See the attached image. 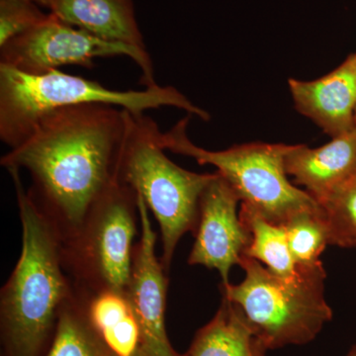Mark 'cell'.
<instances>
[{
  "instance_id": "cell-1",
  "label": "cell",
  "mask_w": 356,
  "mask_h": 356,
  "mask_svg": "<svg viewBox=\"0 0 356 356\" xmlns=\"http://www.w3.org/2000/svg\"><path fill=\"white\" fill-rule=\"evenodd\" d=\"M125 129V110L111 105L54 110L0 163L29 172L30 194L65 240L118 177Z\"/></svg>"
},
{
  "instance_id": "cell-2",
  "label": "cell",
  "mask_w": 356,
  "mask_h": 356,
  "mask_svg": "<svg viewBox=\"0 0 356 356\" xmlns=\"http://www.w3.org/2000/svg\"><path fill=\"white\" fill-rule=\"evenodd\" d=\"M15 187L22 250L0 293L2 336L8 356H40L58 315L76 290L64 264L62 236L21 181L9 170Z\"/></svg>"
},
{
  "instance_id": "cell-3",
  "label": "cell",
  "mask_w": 356,
  "mask_h": 356,
  "mask_svg": "<svg viewBox=\"0 0 356 356\" xmlns=\"http://www.w3.org/2000/svg\"><path fill=\"white\" fill-rule=\"evenodd\" d=\"M83 104L111 105L133 113L175 107L203 121L211 119L207 111L173 86L156 84L142 90H115L58 70L30 74L0 64V139L10 149L29 136L44 115Z\"/></svg>"
},
{
  "instance_id": "cell-4",
  "label": "cell",
  "mask_w": 356,
  "mask_h": 356,
  "mask_svg": "<svg viewBox=\"0 0 356 356\" xmlns=\"http://www.w3.org/2000/svg\"><path fill=\"white\" fill-rule=\"evenodd\" d=\"M126 129L118 178L146 203L159 222L166 273L182 236L197 227L200 201L214 173L189 172L173 163L161 144L158 124L146 113L125 110Z\"/></svg>"
},
{
  "instance_id": "cell-5",
  "label": "cell",
  "mask_w": 356,
  "mask_h": 356,
  "mask_svg": "<svg viewBox=\"0 0 356 356\" xmlns=\"http://www.w3.org/2000/svg\"><path fill=\"white\" fill-rule=\"evenodd\" d=\"M240 266L245 280L236 285L222 283V297L240 308L266 350L311 343L332 320L323 264L297 268L292 280L278 277L245 255Z\"/></svg>"
},
{
  "instance_id": "cell-6",
  "label": "cell",
  "mask_w": 356,
  "mask_h": 356,
  "mask_svg": "<svg viewBox=\"0 0 356 356\" xmlns=\"http://www.w3.org/2000/svg\"><path fill=\"white\" fill-rule=\"evenodd\" d=\"M189 116L161 132V144L165 151L189 156L201 165L215 166L241 202L274 224L284 225L297 213L320 206L288 179L285 156L291 145L250 143L224 151H208L189 139Z\"/></svg>"
},
{
  "instance_id": "cell-7",
  "label": "cell",
  "mask_w": 356,
  "mask_h": 356,
  "mask_svg": "<svg viewBox=\"0 0 356 356\" xmlns=\"http://www.w3.org/2000/svg\"><path fill=\"white\" fill-rule=\"evenodd\" d=\"M138 220L137 194L117 177L76 233L62 240L65 269L74 286L88 293L126 294Z\"/></svg>"
},
{
  "instance_id": "cell-8",
  "label": "cell",
  "mask_w": 356,
  "mask_h": 356,
  "mask_svg": "<svg viewBox=\"0 0 356 356\" xmlns=\"http://www.w3.org/2000/svg\"><path fill=\"white\" fill-rule=\"evenodd\" d=\"M128 57L142 72L145 88L156 86L154 67L146 49L106 41L67 24L55 14L0 47V64L30 74H43L65 65L92 69L97 58Z\"/></svg>"
},
{
  "instance_id": "cell-9",
  "label": "cell",
  "mask_w": 356,
  "mask_h": 356,
  "mask_svg": "<svg viewBox=\"0 0 356 356\" xmlns=\"http://www.w3.org/2000/svg\"><path fill=\"white\" fill-rule=\"evenodd\" d=\"M138 196V195H137ZM140 235L134 250L132 273L126 296L140 327V356H184L170 343L165 330L168 278L156 254V233L146 203L138 196Z\"/></svg>"
},
{
  "instance_id": "cell-10",
  "label": "cell",
  "mask_w": 356,
  "mask_h": 356,
  "mask_svg": "<svg viewBox=\"0 0 356 356\" xmlns=\"http://www.w3.org/2000/svg\"><path fill=\"white\" fill-rule=\"evenodd\" d=\"M240 202L233 187L216 172L201 197L198 224L193 233L195 242L188 264L215 269L222 284L229 283V271L234 266H240L252 238L238 211Z\"/></svg>"
},
{
  "instance_id": "cell-11",
  "label": "cell",
  "mask_w": 356,
  "mask_h": 356,
  "mask_svg": "<svg viewBox=\"0 0 356 356\" xmlns=\"http://www.w3.org/2000/svg\"><path fill=\"white\" fill-rule=\"evenodd\" d=\"M297 111L331 138L356 127V53L330 74L314 81H288Z\"/></svg>"
},
{
  "instance_id": "cell-12",
  "label": "cell",
  "mask_w": 356,
  "mask_h": 356,
  "mask_svg": "<svg viewBox=\"0 0 356 356\" xmlns=\"http://www.w3.org/2000/svg\"><path fill=\"white\" fill-rule=\"evenodd\" d=\"M356 170V127L325 146L311 149L291 145L285 156V170L296 184L322 204Z\"/></svg>"
},
{
  "instance_id": "cell-13",
  "label": "cell",
  "mask_w": 356,
  "mask_h": 356,
  "mask_svg": "<svg viewBox=\"0 0 356 356\" xmlns=\"http://www.w3.org/2000/svg\"><path fill=\"white\" fill-rule=\"evenodd\" d=\"M50 13L98 38L147 50L133 0H53Z\"/></svg>"
},
{
  "instance_id": "cell-14",
  "label": "cell",
  "mask_w": 356,
  "mask_h": 356,
  "mask_svg": "<svg viewBox=\"0 0 356 356\" xmlns=\"http://www.w3.org/2000/svg\"><path fill=\"white\" fill-rule=\"evenodd\" d=\"M83 292L89 322L108 350L115 356L137 355L140 327L126 294L112 290Z\"/></svg>"
},
{
  "instance_id": "cell-15",
  "label": "cell",
  "mask_w": 356,
  "mask_h": 356,
  "mask_svg": "<svg viewBox=\"0 0 356 356\" xmlns=\"http://www.w3.org/2000/svg\"><path fill=\"white\" fill-rule=\"evenodd\" d=\"M266 351L240 308L222 297L216 315L199 330L187 356H264Z\"/></svg>"
},
{
  "instance_id": "cell-16",
  "label": "cell",
  "mask_w": 356,
  "mask_h": 356,
  "mask_svg": "<svg viewBox=\"0 0 356 356\" xmlns=\"http://www.w3.org/2000/svg\"><path fill=\"white\" fill-rule=\"evenodd\" d=\"M46 356H115L89 322L86 295L79 288L62 307Z\"/></svg>"
},
{
  "instance_id": "cell-17",
  "label": "cell",
  "mask_w": 356,
  "mask_h": 356,
  "mask_svg": "<svg viewBox=\"0 0 356 356\" xmlns=\"http://www.w3.org/2000/svg\"><path fill=\"white\" fill-rule=\"evenodd\" d=\"M240 216L252 236L243 255L261 262L282 280L296 278L298 270L290 252L284 226L268 221L243 203L241 204Z\"/></svg>"
},
{
  "instance_id": "cell-18",
  "label": "cell",
  "mask_w": 356,
  "mask_h": 356,
  "mask_svg": "<svg viewBox=\"0 0 356 356\" xmlns=\"http://www.w3.org/2000/svg\"><path fill=\"white\" fill-rule=\"evenodd\" d=\"M288 245L297 268H309L323 264L321 255L329 243V231L321 206L302 211L284 225Z\"/></svg>"
},
{
  "instance_id": "cell-19",
  "label": "cell",
  "mask_w": 356,
  "mask_h": 356,
  "mask_svg": "<svg viewBox=\"0 0 356 356\" xmlns=\"http://www.w3.org/2000/svg\"><path fill=\"white\" fill-rule=\"evenodd\" d=\"M318 205L327 222L330 245L356 247V170Z\"/></svg>"
},
{
  "instance_id": "cell-20",
  "label": "cell",
  "mask_w": 356,
  "mask_h": 356,
  "mask_svg": "<svg viewBox=\"0 0 356 356\" xmlns=\"http://www.w3.org/2000/svg\"><path fill=\"white\" fill-rule=\"evenodd\" d=\"M42 7L28 0H0V47L48 18Z\"/></svg>"
},
{
  "instance_id": "cell-21",
  "label": "cell",
  "mask_w": 356,
  "mask_h": 356,
  "mask_svg": "<svg viewBox=\"0 0 356 356\" xmlns=\"http://www.w3.org/2000/svg\"><path fill=\"white\" fill-rule=\"evenodd\" d=\"M28 1L35 2V3L41 6L42 8H46L51 10V1H53V0H28Z\"/></svg>"
},
{
  "instance_id": "cell-22",
  "label": "cell",
  "mask_w": 356,
  "mask_h": 356,
  "mask_svg": "<svg viewBox=\"0 0 356 356\" xmlns=\"http://www.w3.org/2000/svg\"><path fill=\"white\" fill-rule=\"evenodd\" d=\"M346 356H356V344L355 346H353V348H351L350 353H348Z\"/></svg>"
},
{
  "instance_id": "cell-23",
  "label": "cell",
  "mask_w": 356,
  "mask_h": 356,
  "mask_svg": "<svg viewBox=\"0 0 356 356\" xmlns=\"http://www.w3.org/2000/svg\"><path fill=\"white\" fill-rule=\"evenodd\" d=\"M355 122H356V110H355Z\"/></svg>"
},
{
  "instance_id": "cell-24",
  "label": "cell",
  "mask_w": 356,
  "mask_h": 356,
  "mask_svg": "<svg viewBox=\"0 0 356 356\" xmlns=\"http://www.w3.org/2000/svg\"><path fill=\"white\" fill-rule=\"evenodd\" d=\"M136 356H140V355H136Z\"/></svg>"
}]
</instances>
